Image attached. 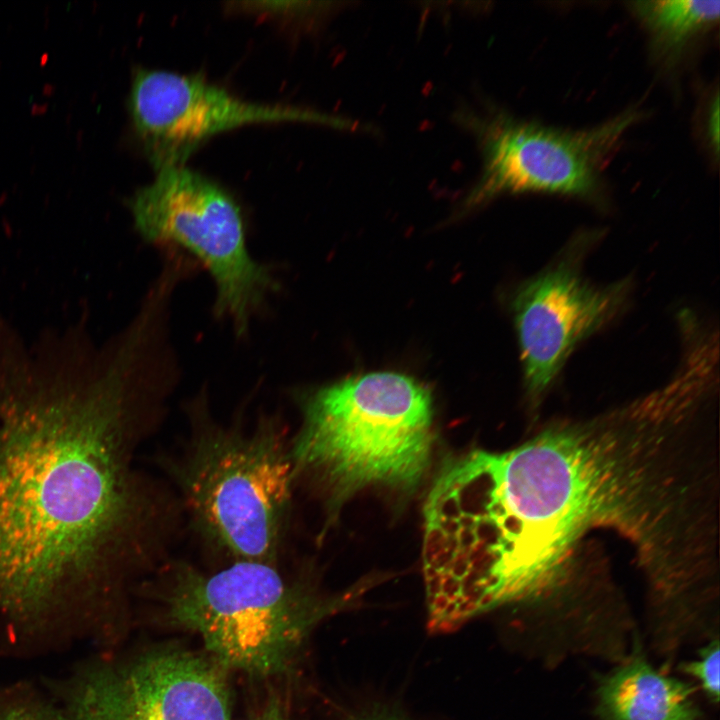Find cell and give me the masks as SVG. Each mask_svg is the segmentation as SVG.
Returning <instances> with one entry per match:
<instances>
[{"label":"cell","instance_id":"6da1fadb","mask_svg":"<svg viewBox=\"0 0 720 720\" xmlns=\"http://www.w3.org/2000/svg\"><path fill=\"white\" fill-rule=\"evenodd\" d=\"M162 405L122 372L0 394V616L37 632L114 602L171 510L133 464Z\"/></svg>","mask_w":720,"mask_h":720},{"label":"cell","instance_id":"7a4b0ae2","mask_svg":"<svg viewBox=\"0 0 720 720\" xmlns=\"http://www.w3.org/2000/svg\"><path fill=\"white\" fill-rule=\"evenodd\" d=\"M629 419L556 426L506 452L476 459L482 531L512 603L537 602L558 585L576 542L603 522L644 517V470L624 440Z\"/></svg>","mask_w":720,"mask_h":720},{"label":"cell","instance_id":"3957f363","mask_svg":"<svg viewBox=\"0 0 720 720\" xmlns=\"http://www.w3.org/2000/svg\"><path fill=\"white\" fill-rule=\"evenodd\" d=\"M290 443L295 476L333 497L368 487L408 490L423 479L433 447L429 390L406 375L372 372L305 393Z\"/></svg>","mask_w":720,"mask_h":720},{"label":"cell","instance_id":"277c9868","mask_svg":"<svg viewBox=\"0 0 720 720\" xmlns=\"http://www.w3.org/2000/svg\"><path fill=\"white\" fill-rule=\"evenodd\" d=\"M203 393L190 406L193 430L174 477L193 523L232 561L276 564L295 479L280 418L250 428L214 422Z\"/></svg>","mask_w":720,"mask_h":720},{"label":"cell","instance_id":"5b68a950","mask_svg":"<svg viewBox=\"0 0 720 720\" xmlns=\"http://www.w3.org/2000/svg\"><path fill=\"white\" fill-rule=\"evenodd\" d=\"M159 600L169 624L201 640L228 672L272 678L289 672L331 607L276 564L232 561L214 572L165 564Z\"/></svg>","mask_w":720,"mask_h":720},{"label":"cell","instance_id":"8992f818","mask_svg":"<svg viewBox=\"0 0 720 720\" xmlns=\"http://www.w3.org/2000/svg\"><path fill=\"white\" fill-rule=\"evenodd\" d=\"M135 230L159 248L182 251L211 276L213 313L247 336L268 296L279 289L269 265L251 255L243 214L234 197L205 175L181 166L157 171L127 202Z\"/></svg>","mask_w":720,"mask_h":720},{"label":"cell","instance_id":"52a82bcc","mask_svg":"<svg viewBox=\"0 0 720 720\" xmlns=\"http://www.w3.org/2000/svg\"><path fill=\"white\" fill-rule=\"evenodd\" d=\"M642 112L630 108L590 129L570 130L493 111H462L458 120L480 146L481 177L465 198L474 208L506 194L543 193L598 199L602 172Z\"/></svg>","mask_w":720,"mask_h":720},{"label":"cell","instance_id":"ba28073f","mask_svg":"<svg viewBox=\"0 0 720 720\" xmlns=\"http://www.w3.org/2000/svg\"><path fill=\"white\" fill-rule=\"evenodd\" d=\"M67 706L70 720H230L228 671L205 652L151 648L85 670Z\"/></svg>","mask_w":720,"mask_h":720},{"label":"cell","instance_id":"9c48e42d","mask_svg":"<svg viewBox=\"0 0 720 720\" xmlns=\"http://www.w3.org/2000/svg\"><path fill=\"white\" fill-rule=\"evenodd\" d=\"M133 130L152 167L184 165L208 139L258 123L302 122L354 130L357 122L319 111L244 100L200 74L138 69L129 95Z\"/></svg>","mask_w":720,"mask_h":720},{"label":"cell","instance_id":"30bf717a","mask_svg":"<svg viewBox=\"0 0 720 720\" xmlns=\"http://www.w3.org/2000/svg\"><path fill=\"white\" fill-rule=\"evenodd\" d=\"M629 280L597 285L576 253L558 257L517 289L512 301L523 380L537 405L576 346L610 323L627 303Z\"/></svg>","mask_w":720,"mask_h":720},{"label":"cell","instance_id":"8fae6325","mask_svg":"<svg viewBox=\"0 0 720 720\" xmlns=\"http://www.w3.org/2000/svg\"><path fill=\"white\" fill-rule=\"evenodd\" d=\"M694 687L657 671L635 647L599 677L595 713L600 720H700Z\"/></svg>","mask_w":720,"mask_h":720},{"label":"cell","instance_id":"7c38bea8","mask_svg":"<svg viewBox=\"0 0 720 720\" xmlns=\"http://www.w3.org/2000/svg\"><path fill=\"white\" fill-rule=\"evenodd\" d=\"M629 9L648 32L653 54L668 65L711 31L719 20V1H635Z\"/></svg>","mask_w":720,"mask_h":720},{"label":"cell","instance_id":"4fadbf2b","mask_svg":"<svg viewBox=\"0 0 720 720\" xmlns=\"http://www.w3.org/2000/svg\"><path fill=\"white\" fill-rule=\"evenodd\" d=\"M0 720H70L53 704L24 689L0 694Z\"/></svg>","mask_w":720,"mask_h":720},{"label":"cell","instance_id":"5bb4252c","mask_svg":"<svg viewBox=\"0 0 720 720\" xmlns=\"http://www.w3.org/2000/svg\"><path fill=\"white\" fill-rule=\"evenodd\" d=\"M719 649L718 636H715L699 650L695 659L681 664V670L697 681L713 704L719 702Z\"/></svg>","mask_w":720,"mask_h":720},{"label":"cell","instance_id":"9a60e30c","mask_svg":"<svg viewBox=\"0 0 720 720\" xmlns=\"http://www.w3.org/2000/svg\"><path fill=\"white\" fill-rule=\"evenodd\" d=\"M231 9L278 18L310 19L326 15L333 8L328 2H231Z\"/></svg>","mask_w":720,"mask_h":720},{"label":"cell","instance_id":"2e32d148","mask_svg":"<svg viewBox=\"0 0 720 720\" xmlns=\"http://www.w3.org/2000/svg\"><path fill=\"white\" fill-rule=\"evenodd\" d=\"M705 137L710 150L718 158L719 151V96L716 92L711 99L705 116Z\"/></svg>","mask_w":720,"mask_h":720},{"label":"cell","instance_id":"e0dca14e","mask_svg":"<svg viewBox=\"0 0 720 720\" xmlns=\"http://www.w3.org/2000/svg\"><path fill=\"white\" fill-rule=\"evenodd\" d=\"M248 720H294L285 710L280 700L271 698L267 704Z\"/></svg>","mask_w":720,"mask_h":720},{"label":"cell","instance_id":"ac0fdd59","mask_svg":"<svg viewBox=\"0 0 720 720\" xmlns=\"http://www.w3.org/2000/svg\"><path fill=\"white\" fill-rule=\"evenodd\" d=\"M347 720H404V719L401 718L397 714H393L392 712L373 711V712L353 716Z\"/></svg>","mask_w":720,"mask_h":720}]
</instances>
